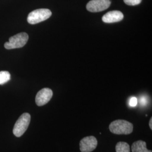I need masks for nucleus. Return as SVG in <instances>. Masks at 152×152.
Masks as SVG:
<instances>
[{
  "mask_svg": "<svg viewBox=\"0 0 152 152\" xmlns=\"http://www.w3.org/2000/svg\"><path fill=\"white\" fill-rule=\"evenodd\" d=\"M131 150L132 152H152L147 149L146 142L142 140L134 142L132 145Z\"/></svg>",
  "mask_w": 152,
  "mask_h": 152,
  "instance_id": "obj_9",
  "label": "nucleus"
},
{
  "mask_svg": "<svg viewBox=\"0 0 152 152\" xmlns=\"http://www.w3.org/2000/svg\"><path fill=\"white\" fill-rule=\"evenodd\" d=\"M147 103V98L145 97H141L140 98V104L142 105H146Z\"/></svg>",
  "mask_w": 152,
  "mask_h": 152,
  "instance_id": "obj_14",
  "label": "nucleus"
},
{
  "mask_svg": "<svg viewBox=\"0 0 152 152\" xmlns=\"http://www.w3.org/2000/svg\"><path fill=\"white\" fill-rule=\"evenodd\" d=\"M10 74L7 71L0 72V85H4L6 82L10 81Z\"/></svg>",
  "mask_w": 152,
  "mask_h": 152,
  "instance_id": "obj_11",
  "label": "nucleus"
},
{
  "mask_svg": "<svg viewBox=\"0 0 152 152\" xmlns=\"http://www.w3.org/2000/svg\"><path fill=\"white\" fill-rule=\"evenodd\" d=\"M29 36L26 33H19L12 36L9 39V41L4 44V47L8 50L23 48L27 44Z\"/></svg>",
  "mask_w": 152,
  "mask_h": 152,
  "instance_id": "obj_2",
  "label": "nucleus"
},
{
  "mask_svg": "<svg viewBox=\"0 0 152 152\" xmlns=\"http://www.w3.org/2000/svg\"><path fill=\"white\" fill-rule=\"evenodd\" d=\"M124 14L120 11L114 10L106 13L103 17L102 20L106 23H112L120 22L124 19Z\"/></svg>",
  "mask_w": 152,
  "mask_h": 152,
  "instance_id": "obj_8",
  "label": "nucleus"
},
{
  "mask_svg": "<svg viewBox=\"0 0 152 152\" xmlns=\"http://www.w3.org/2000/svg\"><path fill=\"white\" fill-rule=\"evenodd\" d=\"M125 4L127 5H137L141 3L142 0H124Z\"/></svg>",
  "mask_w": 152,
  "mask_h": 152,
  "instance_id": "obj_12",
  "label": "nucleus"
},
{
  "mask_svg": "<svg viewBox=\"0 0 152 152\" xmlns=\"http://www.w3.org/2000/svg\"><path fill=\"white\" fill-rule=\"evenodd\" d=\"M116 152H130V145L126 142H118L115 146Z\"/></svg>",
  "mask_w": 152,
  "mask_h": 152,
  "instance_id": "obj_10",
  "label": "nucleus"
},
{
  "mask_svg": "<svg viewBox=\"0 0 152 152\" xmlns=\"http://www.w3.org/2000/svg\"><path fill=\"white\" fill-rule=\"evenodd\" d=\"M137 104V99L135 97H132L131 98L130 100H129V105L130 107H135L136 106Z\"/></svg>",
  "mask_w": 152,
  "mask_h": 152,
  "instance_id": "obj_13",
  "label": "nucleus"
},
{
  "mask_svg": "<svg viewBox=\"0 0 152 152\" xmlns=\"http://www.w3.org/2000/svg\"><path fill=\"white\" fill-rule=\"evenodd\" d=\"M149 127H150V128H151V129L152 130V117L151 118V119H150V121H149Z\"/></svg>",
  "mask_w": 152,
  "mask_h": 152,
  "instance_id": "obj_15",
  "label": "nucleus"
},
{
  "mask_svg": "<svg viewBox=\"0 0 152 152\" xmlns=\"http://www.w3.org/2000/svg\"><path fill=\"white\" fill-rule=\"evenodd\" d=\"M52 12L48 9H39L31 12L27 18V21L31 24H36L48 19Z\"/></svg>",
  "mask_w": 152,
  "mask_h": 152,
  "instance_id": "obj_3",
  "label": "nucleus"
},
{
  "mask_svg": "<svg viewBox=\"0 0 152 152\" xmlns=\"http://www.w3.org/2000/svg\"><path fill=\"white\" fill-rule=\"evenodd\" d=\"M31 122V115L25 113L17 120L13 129V134L16 137H20L27 130Z\"/></svg>",
  "mask_w": 152,
  "mask_h": 152,
  "instance_id": "obj_4",
  "label": "nucleus"
},
{
  "mask_svg": "<svg viewBox=\"0 0 152 152\" xmlns=\"http://www.w3.org/2000/svg\"><path fill=\"white\" fill-rule=\"evenodd\" d=\"M109 129L114 134L129 135L133 131V125L126 120H115L109 125Z\"/></svg>",
  "mask_w": 152,
  "mask_h": 152,
  "instance_id": "obj_1",
  "label": "nucleus"
},
{
  "mask_svg": "<svg viewBox=\"0 0 152 152\" xmlns=\"http://www.w3.org/2000/svg\"><path fill=\"white\" fill-rule=\"evenodd\" d=\"M53 95V91L49 88H44L38 91L36 96V103L40 107L49 102Z\"/></svg>",
  "mask_w": 152,
  "mask_h": 152,
  "instance_id": "obj_7",
  "label": "nucleus"
},
{
  "mask_svg": "<svg viewBox=\"0 0 152 152\" xmlns=\"http://www.w3.org/2000/svg\"><path fill=\"white\" fill-rule=\"evenodd\" d=\"M98 141L95 137L86 136L83 138L80 142V151L81 152H91L96 149Z\"/></svg>",
  "mask_w": 152,
  "mask_h": 152,
  "instance_id": "obj_6",
  "label": "nucleus"
},
{
  "mask_svg": "<svg viewBox=\"0 0 152 152\" xmlns=\"http://www.w3.org/2000/svg\"><path fill=\"white\" fill-rule=\"evenodd\" d=\"M111 4L110 0H91L86 5L87 10L92 12H97L107 10Z\"/></svg>",
  "mask_w": 152,
  "mask_h": 152,
  "instance_id": "obj_5",
  "label": "nucleus"
}]
</instances>
